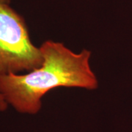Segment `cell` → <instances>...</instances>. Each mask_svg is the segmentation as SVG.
Here are the masks:
<instances>
[{
	"mask_svg": "<svg viewBox=\"0 0 132 132\" xmlns=\"http://www.w3.org/2000/svg\"><path fill=\"white\" fill-rule=\"evenodd\" d=\"M41 65L24 74L0 76V94L19 113L35 114L42 98L53 89L80 87L95 90L98 80L90 65L91 52L75 53L63 43L46 40L40 46Z\"/></svg>",
	"mask_w": 132,
	"mask_h": 132,
	"instance_id": "6da1fadb",
	"label": "cell"
},
{
	"mask_svg": "<svg viewBox=\"0 0 132 132\" xmlns=\"http://www.w3.org/2000/svg\"><path fill=\"white\" fill-rule=\"evenodd\" d=\"M42 62L40 49L32 42L23 17L0 2V76L29 72Z\"/></svg>",
	"mask_w": 132,
	"mask_h": 132,
	"instance_id": "7a4b0ae2",
	"label": "cell"
},
{
	"mask_svg": "<svg viewBox=\"0 0 132 132\" xmlns=\"http://www.w3.org/2000/svg\"><path fill=\"white\" fill-rule=\"evenodd\" d=\"M8 104L6 102L3 95L0 94V112H5L8 108Z\"/></svg>",
	"mask_w": 132,
	"mask_h": 132,
	"instance_id": "3957f363",
	"label": "cell"
},
{
	"mask_svg": "<svg viewBox=\"0 0 132 132\" xmlns=\"http://www.w3.org/2000/svg\"><path fill=\"white\" fill-rule=\"evenodd\" d=\"M1 2H4V3H7V4H10L11 2V0H0Z\"/></svg>",
	"mask_w": 132,
	"mask_h": 132,
	"instance_id": "277c9868",
	"label": "cell"
}]
</instances>
